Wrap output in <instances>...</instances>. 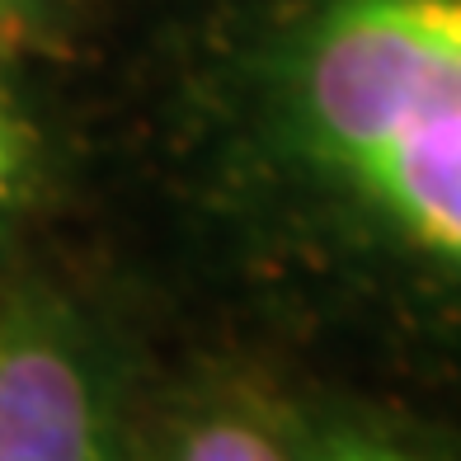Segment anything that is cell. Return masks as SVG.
I'll return each mask as SVG.
<instances>
[{"mask_svg": "<svg viewBox=\"0 0 461 461\" xmlns=\"http://www.w3.org/2000/svg\"><path fill=\"white\" fill-rule=\"evenodd\" d=\"M297 104L321 165L414 249L461 264V0H330Z\"/></svg>", "mask_w": 461, "mask_h": 461, "instance_id": "1", "label": "cell"}, {"mask_svg": "<svg viewBox=\"0 0 461 461\" xmlns=\"http://www.w3.org/2000/svg\"><path fill=\"white\" fill-rule=\"evenodd\" d=\"M0 461H113L99 372L52 306L0 321Z\"/></svg>", "mask_w": 461, "mask_h": 461, "instance_id": "2", "label": "cell"}, {"mask_svg": "<svg viewBox=\"0 0 461 461\" xmlns=\"http://www.w3.org/2000/svg\"><path fill=\"white\" fill-rule=\"evenodd\" d=\"M175 461H287L283 447L264 429L245 419H212L184 438Z\"/></svg>", "mask_w": 461, "mask_h": 461, "instance_id": "3", "label": "cell"}, {"mask_svg": "<svg viewBox=\"0 0 461 461\" xmlns=\"http://www.w3.org/2000/svg\"><path fill=\"white\" fill-rule=\"evenodd\" d=\"M33 128L24 113H14L10 104H0V207L19 198L29 170H33Z\"/></svg>", "mask_w": 461, "mask_h": 461, "instance_id": "4", "label": "cell"}, {"mask_svg": "<svg viewBox=\"0 0 461 461\" xmlns=\"http://www.w3.org/2000/svg\"><path fill=\"white\" fill-rule=\"evenodd\" d=\"M316 461H419L414 452L386 443V438H367V433H330Z\"/></svg>", "mask_w": 461, "mask_h": 461, "instance_id": "5", "label": "cell"}, {"mask_svg": "<svg viewBox=\"0 0 461 461\" xmlns=\"http://www.w3.org/2000/svg\"><path fill=\"white\" fill-rule=\"evenodd\" d=\"M10 29H14V0H0V43L10 38Z\"/></svg>", "mask_w": 461, "mask_h": 461, "instance_id": "6", "label": "cell"}]
</instances>
